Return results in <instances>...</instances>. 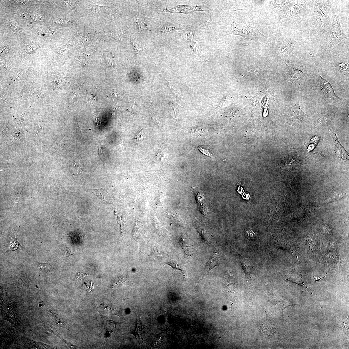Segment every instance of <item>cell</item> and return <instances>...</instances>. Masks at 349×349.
I'll return each instance as SVG.
<instances>
[{"label":"cell","instance_id":"cell-20","mask_svg":"<svg viewBox=\"0 0 349 349\" xmlns=\"http://www.w3.org/2000/svg\"><path fill=\"white\" fill-rule=\"evenodd\" d=\"M134 54L136 57L139 56L140 53V44L139 40L135 39L133 42Z\"/></svg>","mask_w":349,"mask_h":349},{"label":"cell","instance_id":"cell-14","mask_svg":"<svg viewBox=\"0 0 349 349\" xmlns=\"http://www.w3.org/2000/svg\"><path fill=\"white\" fill-rule=\"evenodd\" d=\"M106 10V7L96 5L89 6L87 8L89 14L95 15L102 13Z\"/></svg>","mask_w":349,"mask_h":349},{"label":"cell","instance_id":"cell-26","mask_svg":"<svg viewBox=\"0 0 349 349\" xmlns=\"http://www.w3.org/2000/svg\"><path fill=\"white\" fill-rule=\"evenodd\" d=\"M99 154L100 158L103 162H104L106 160V156L102 147L99 148Z\"/></svg>","mask_w":349,"mask_h":349},{"label":"cell","instance_id":"cell-23","mask_svg":"<svg viewBox=\"0 0 349 349\" xmlns=\"http://www.w3.org/2000/svg\"><path fill=\"white\" fill-rule=\"evenodd\" d=\"M45 327L50 332H51V333H52L53 334L57 336L60 338H61V337L60 335H59V334L57 332L56 330H55V329L53 328V327H52L51 326H50L48 324H46L45 325Z\"/></svg>","mask_w":349,"mask_h":349},{"label":"cell","instance_id":"cell-34","mask_svg":"<svg viewBox=\"0 0 349 349\" xmlns=\"http://www.w3.org/2000/svg\"><path fill=\"white\" fill-rule=\"evenodd\" d=\"M17 2L20 3L24 4L26 3L28 1H17Z\"/></svg>","mask_w":349,"mask_h":349},{"label":"cell","instance_id":"cell-4","mask_svg":"<svg viewBox=\"0 0 349 349\" xmlns=\"http://www.w3.org/2000/svg\"><path fill=\"white\" fill-rule=\"evenodd\" d=\"M330 133L334 139L336 152L338 157L343 160L348 159V154L339 142L335 130L332 129Z\"/></svg>","mask_w":349,"mask_h":349},{"label":"cell","instance_id":"cell-3","mask_svg":"<svg viewBox=\"0 0 349 349\" xmlns=\"http://www.w3.org/2000/svg\"><path fill=\"white\" fill-rule=\"evenodd\" d=\"M215 10L204 5H178L170 9H165L164 11L172 13L190 14L198 11L213 12Z\"/></svg>","mask_w":349,"mask_h":349},{"label":"cell","instance_id":"cell-6","mask_svg":"<svg viewBox=\"0 0 349 349\" xmlns=\"http://www.w3.org/2000/svg\"><path fill=\"white\" fill-rule=\"evenodd\" d=\"M137 322L135 330L133 333L131 334L133 335L136 338L137 341L141 346L143 343L144 338V332L143 324L140 318L139 315H136Z\"/></svg>","mask_w":349,"mask_h":349},{"label":"cell","instance_id":"cell-24","mask_svg":"<svg viewBox=\"0 0 349 349\" xmlns=\"http://www.w3.org/2000/svg\"><path fill=\"white\" fill-rule=\"evenodd\" d=\"M94 283H93L92 282H88L87 283L84 284L83 287L84 290L90 291H91L92 289L94 288Z\"/></svg>","mask_w":349,"mask_h":349},{"label":"cell","instance_id":"cell-31","mask_svg":"<svg viewBox=\"0 0 349 349\" xmlns=\"http://www.w3.org/2000/svg\"><path fill=\"white\" fill-rule=\"evenodd\" d=\"M112 95L115 98H117L119 96V93L116 91L113 90L112 91Z\"/></svg>","mask_w":349,"mask_h":349},{"label":"cell","instance_id":"cell-8","mask_svg":"<svg viewBox=\"0 0 349 349\" xmlns=\"http://www.w3.org/2000/svg\"><path fill=\"white\" fill-rule=\"evenodd\" d=\"M192 190L195 194L199 209L201 210L203 214L205 215L207 214V208L206 206L205 200L202 195L198 190L195 189H192Z\"/></svg>","mask_w":349,"mask_h":349},{"label":"cell","instance_id":"cell-30","mask_svg":"<svg viewBox=\"0 0 349 349\" xmlns=\"http://www.w3.org/2000/svg\"><path fill=\"white\" fill-rule=\"evenodd\" d=\"M55 22L56 23L61 24H62V25H63V24H64L66 22V21L64 20V19L62 18H59L57 20H56L55 21Z\"/></svg>","mask_w":349,"mask_h":349},{"label":"cell","instance_id":"cell-11","mask_svg":"<svg viewBox=\"0 0 349 349\" xmlns=\"http://www.w3.org/2000/svg\"><path fill=\"white\" fill-rule=\"evenodd\" d=\"M99 309L102 313L119 316L117 310L108 304L102 303L100 304Z\"/></svg>","mask_w":349,"mask_h":349},{"label":"cell","instance_id":"cell-25","mask_svg":"<svg viewBox=\"0 0 349 349\" xmlns=\"http://www.w3.org/2000/svg\"><path fill=\"white\" fill-rule=\"evenodd\" d=\"M87 100L89 103L91 104L94 103L97 101L95 95L92 94H90L88 96Z\"/></svg>","mask_w":349,"mask_h":349},{"label":"cell","instance_id":"cell-15","mask_svg":"<svg viewBox=\"0 0 349 349\" xmlns=\"http://www.w3.org/2000/svg\"><path fill=\"white\" fill-rule=\"evenodd\" d=\"M134 21L139 31L144 33L148 30L147 26L145 21L143 19L137 18L134 19Z\"/></svg>","mask_w":349,"mask_h":349},{"label":"cell","instance_id":"cell-5","mask_svg":"<svg viewBox=\"0 0 349 349\" xmlns=\"http://www.w3.org/2000/svg\"><path fill=\"white\" fill-rule=\"evenodd\" d=\"M191 28L190 27L181 24L174 23H168L166 24L159 30L157 32V35H158L165 32L177 30L183 31Z\"/></svg>","mask_w":349,"mask_h":349},{"label":"cell","instance_id":"cell-12","mask_svg":"<svg viewBox=\"0 0 349 349\" xmlns=\"http://www.w3.org/2000/svg\"><path fill=\"white\" fill-rule=\"evenodd\" d=\"M165 265H169L175 270L181 271L184 276H185L186 272L185 267L183 264L175 261L171 260L168 261Z\"/></svg>","mask_w":349,"mask_h":349},{"label":"cell","instance_id":"cell-32","mask_svg":"<svg viewBox=\"0 0 349 349\" xmlns=\"http://www.w3.org/2000/svg\"><path fill=\"white\" fill-rule=\"evenodd\" d=\"M328 274V273H326L325 276H324L323 277L321 278H320V277H315L314 276V275H313V278L315 280V281L314 282H317V281H320V280H321V279H322L323 278H325L326 277V275Z\"/></svg>","mask_w":349,"mask_h":349},{"label":"cell","instance_id":"cell-22","mask_svg":"<svg viewBox=\"0 0 349 349\" xmlns=\"http://www.w3.org/2000/svg\"><path fill=\"white\" fill-rule=\"evenodd\" d=\"M143 131L142 129L140 130L134 139V142L136 144L141 142L143 138Z\"/></svg>","mask_w":349,"mask_h":349},{"label":"cell","instance_id":"cell-9","mask_svg":"<svg viewBox=\"0 0 349 349\" xmlns=\"http://www.w3.org/2000/svg\"><path fill=\"white\" fill-rule=\"evenodd\" d=\"M194 32L191 28L182 31L178 34L177 38V39L191 43L194 39Z\"/></svg>","mask_w":349,"mask_h":349},{"label":"cell","instance_id":"cell-17","mask_svg":"<svg viewBox=\"0 0 349 349\" xmlns=\"http://www.w3.org/2000/svg\"><path fill=\"white\" fill-rule=\"evenodd\" d=\"M83 166L79 161L76 160L73 164L72 172L74 175H78L82 172Z\"/></svg>","mask_w":349,"mask_h":349},{"label":"cell","instance_id":"cell-33","mask_svg":"<svg viewBox=\"0 0 349 349\" xmlns=\"http://www.w3.org/2000/svg\"><path fill=\"white\" fill-rule=\"evenodd\" d=\"M63 4L67 6H70L72 5V2L70 1H64Z\"/></svg>","mask_w":349,"mask_h":349},{"label":"cell","instance_id":"cell-21","mask_svg":"<svg viewBox=\"0 0 349 349\" xmlns=\"http://www.w3.org/2000/svg\"><path fill=\"white\" fill-rule=\"evenodd\" d=\"M38 266L40 270L46 273L50 272L52 270V267L50 264L45 263H39L38 264Z\"/></svg>","mask_w":349,"mask_h":349},{"label":"cell","instance_id":"cell-18","mask_svg":"<svg viewBox=\"0 0 349 349\" xmlns=\"http://www.w3.org/2000/svg\"><path fill=\"white\" fill-rule=\"evenodd\" d=\"M111 36L113 38L119 41H123L126 39L125 32L122 31L117 30L113 32L111 34Z\"/></svg>","mask_w":349,"mask_h":349},{"label":"cell","instance_id":"cell-27","mask_svg":"<svg viewBox=\"0 0 349 349\" xmlns=\"http://www.w3.org/2000/svg\"><path fill=\"white\" fill-rule=\"evenodd\" d=\"M199 149L203 153L205 154V155L212 157V154L209 150L205 149L203 148L202 147H198Z\"/></svg>","mask_w":349,"mask_h":349},{"label":"cell","instance_id":"cell-13","mask_svg":"<svg viewBox=\"0 0 349 349\" xmlns=\"http://www.w3.org/2000/svg\"><path fill=\"white\" fill-rule=\"evenodd\" d=\"M19 243L16 239V233L14 234L7 243L6 246V251H14L18 248Z\"/></svg>","mask_w":349,"mask_h":349},{"label":"cell","instance_id":"cell-7","mask_svg":"<svg viewBox=\"0 0 349 349\" xmlns=\"http://www.w3.org/2000/svg\"><path fill=\"white\" fill-rule=\"evenodd\" d=\"M220 258L218 254L215 253L205 265V270L206 275L209 274V272L214 268L220 265Z\"/></svg>","mask_w":349,"mask_h":349},{"label":"cell","instance_id":"cell-29","mask_svg":"<svg viewBox=\"0 0 349 349\" xmlns=\"http://www.w3.org/2000/svg\"><path fill=\"white\" fill-rule=\"evenodd\" d=\"M152 120L153 122L158 127H160V123L158 119L155 117H153L152 118Z\"/></svg>","mask_w":349,"mask_h":349},{"label":"cell","instance_id":"cell-1","mask_svg":"<svg viewBox=\"0 0 349 349\" xmlns=\"http://www.w3.org/2000/svg\"><path fill=\"white\" fill-rule=\"evenodd\" d=\"M222 32L223 35H239L259 44H266L270 40V38L262 34L256 24L251 21H232L222 27Z\"/></svg>","mask_w":349,"mask_h":349},{"label":"cell","instance_id":"cell-19","mask_svg":"<svg viewBox=\"0 0 349 349\" xmlns=\"http://www.w3.org/2000/svg\"><path fill=\"white\" fill-rule=\"evenodd\" d=\"M190 47L194 53H199L201 51V48L198 40L194 39L191 43Z\"/></svg>","mask_w":349,"mask_h":349},{"label":"cell","instance_id":"cell-28","mask_svg":"<svg viewBox=\"0 0 349 349\" xmlns=\"http://www.w3.org/2000/svg\"><path fill=\"white\" fill-rule=\"evenodd\" d=\"M13 135L12 140H19L22 136L21 134L20 131H16L15 133L14 132Z\"/></svg>","mask_w":349,"mask_h":349},{"label":"cell","instance_id":"cell-16","mask_svg":"<svg viewBox=\"0 0 349 349\" xmlns=\"http://www.w3.org/2000/svg\"><path fill=\"white\" fill-rule=\"evenodd\" d=\"M151 250L150 256L152 257L156 258L164 256V254L160 250V246L158 245H152Z\"/></svg>","mask_w":349,"mask_h":349},{"label":"cell","instance_id":"cell-10","mask_svg":"<svg viewBox=\"0 0 349 349\" xmlns=\"http://www.w3.org/2000/svg\"><path fill=\"white\" fill-rule=\"evenodd\" d=\"M134 285L126 276H122L117 278L113 282L112 287L118 288L124 286H132Z\"/></svg>","mask_w":349,"mask_h":349},{"label":"cell","instance_id":"cell-2","mask_svg":"<svg viewBox=\"0 0 349 349\" xmlns=\"http://www.w3.org/2000/svg\"><path fill=\"white\" fill-rule=\"evenodd\" d=\"M319 86L322 91L324 97L330 103L337 105L340 104V103L343 99L339 98L336 94L334 89L328 81L324 79L321 77L319 71Z\"/></svg>","mask_w":349,"mask_h":349}]
</instances>
